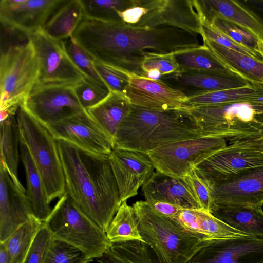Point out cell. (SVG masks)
I'll return each instance as SVG.
<instances>
[{
  "mask_svg": "<svg viewBox=\"0 0 263 263\" xmlns=\"http://www.w3.org/2000/svg\"><path fill=\"white\" fill-rule=\"evenodd\" d=\"M194 2L202 24L220 17L242 27L263 41V24L238 0H194Z\"/></svg>",
  "mask_w": 263,
  "mask_h": 263,
  "instance_id": "obj_22",
  "label": "cell"
},
{
  "mask_svg": "<svg viewBox=\"0 0 263 263\" xmlns=\"http://www.w3.org/2000/svg\"><path fill=\"white\" fill-rule=\"evenodd\" d=\"M39 73L38 60L31 41L1 54L0 110L23 104Z\"/></svg>",
  "mask_w": 263,
  "mask_h": 263,
  "instance_id": "obj_8",
  "label": "cell"
},
{
  "mask_svg": "<svg viewBox=\"0 0 263 263\" xmlns=\"http://www.w3.org/2000/svg\"><path fill=\"white\" fill-rule=\"evenodd\" d=\"M22 105L44 126L86 111L73 87L61 84H35Z\"/></svg>",
  "mask_w": 263,
  "mask_h": 263,
  "instance_id": "obj_11",
  "label": "cell"
},
{
  "mask_svg": "<svg viewBox=\"0 0 263 263\" xmlns=\"http://www.w3.org/2000/svg\"><path fill=\"white\" fill-rule=\"evenodd\" d=\"M73 88L80 104L86 110L100 103L110 92L107 87L87 78Z\"/></svg>",
  "mask_w": 263,
  "mask_h": 263,
  "instance_id": "obj_41",
  "label": "cell"
},
{
  "mask_svg": "<svg viewBox=\"0 0 263 263\" xmlns=\"http://www.w3.org/2000/svg\"><path fill=\"white\" fill-rule=\"evenodd\" d=\"M211 214L234 229L252 237L263 238L262 208L215 205Z\"/></svg>",
  "mask_w": 263,
  "mask_h": 263,
  "instance_id": "obj_28",
  "label": "cell"
},
{
  "mask_svg": "<svg viewBox=\"0 0 263 263\" xmlns=\"http://www.w3.org/2000/svg\"><path fill=\"white\" fill-rule=\"evenodd\" d=\"M175 219L185 228L212 239L251 237L202 210L184 209Z\"/></svg>",
  "mask_w": 263,
  "mask_h": 263,
  "instance_id": "obj_25",
  "label": "cell"
},
{
  "mask_svg": "<svg viewBox=\"0 0 263 263\" xmlns=\"http://www.w3.org/2000/svg\"><path fill=\"white\" fill-rule=\"evenodd\" d=\"M241 143L263 152V135H256L238 139Z\"/></svg>",
  "mask_w": 263,
  "mask_h": 263,
  "instance_id": "obj_49",
  "label": "cell"
},
{
  "mask_svg": "<svg viewBox=\"0 0 263 263\" xmlns=\"http://www.w3.org/2000/svg\"><path fill=\"white\" fill-rule=\"evenodd\" d=\"M72 36L93 60L142 77L144 52L175 53L201 46L198 34L175 27H138L85 17Z\"/></svg>",
  "mask_w": 263,
  "mask_h": 263,
  "instance_id": "obj_1",
  "label": "cell"
},
{
  "mask_svg": "<svg viewBox=\"0 0 263 263\" xmlns=\"http://www.w3.org/2000/svg\"><path fill=\"white\" fill-rule=\"evenodd\" d=\"M202 39L203 44L235 74L251 84L263 83V61Z\"/></svg>",
  "mask_w": 263,
  "mask_h": 263,
  "instance_id": "obj_27",
  "label": "cell"
},
{
  "mask_svg": "<svg viewBox=\"0 0 263 263\" xmlns=\"http://www.w3.org/2000/svg\"><path fill=\"white\" fill-rule=\"evenodd\" d=\"M133 206L142 239L158 263H190L214 240L185 228L175 219L156 213L145 201H136Z\"/></svg>",
  "mask_w": 263,
  "mask_h": 263,
  "instance_id": "obj_4",
  "label": "cell"
},
{
  "mask_svg": "<svg viewBox=\"0 0 263 263\" xmlns=\"http://www.w3.org/2000/svg\"><path fill=\"white\" fill-rule=\"evenodd\" d=\"M106 233L112 243L136 240L144 242L135 209L126 201L122 203Z\"/></svg>",
  "mask_w": 263,
  "mask_h": 263,
  "instance_id": "obj_33",
  "label": "cell"
},
{
  "mask_svg": "<svg viewBox=\"0 0 263 263\" xmlns=\"http://www.w3.org/2000/svg\"><path fill=\"white\" fill-rule=\"evenodd\" d=\"M84 17L107 22H122L118 12L136 5V0H80Z\"/></svg>",
  "mask_w": 263,
  "mask_h": 263,
  "instance_id": "obj_36",
  "label": "cell"
},
{
  "mask_svg": "<svg viewBox=\"0 0 263 263\" xmlns=\"http://www.w3.org/2000/svg\"><path fill=\"white\" fill-rule=\"evenodd\" d=\"M149 248L137 240L113 243L96 260L99 263H158Z\"/></svg>",
  "mask_w": 263,
  "mask_h": 263,
  "instance_id": "obj_32",
  "label": "cell"
},
{
  "mask_svg": "<svg viewBox=\"0 0 263 263\" xmlns=\"http://www.w3.org/2000/svg\"><path fill=\"white\" fill-rule=\"evenodd\" d=\"M174 57L180 71L192 70L235 74L204 44L196 48L175 53Z\"/></svg>",
  "mask_w": 263,
  "mask_h": 263,
  "instance_id": "obj_31",
  "label": "cell"
},
{
  "mask_svg": "<svg viewBox=\"0 0 263 263\" xmlns=\"http://www.w3.org/2000/svg\"><path fill=\"white\" fill-rule=\"evenodd\" d=\"M83 18L80 0H67L47 21L42 30L52 39L64 40L73 35Z\"/></svg>",
  "mask_w": 263,
  "mask_h": 263,
  "instance_id": "obj_30",
  "label": "cell"
},
{
  "mask_svg": "<svg viewBox=\"0 0 263 263\" xmlns=\"http://www.w3.org/2000/svg\"><path fill=\"white\" fill-rule=\"evenodd\" d=\"M16 117L20 137L41 177L48 202L66 193L64 174L57 140L21 105Z\"/></svg>",
  "mask_w": 263,
  "mask_h": 263,
  "instance_id": "obj_6",
  "label": "cell"
},
{
  "mask_svg": "<svg viewBox=\"0 0 263 263\" xmlns=\"http://www.w3.org/2000/svg\"><path fill=\"white\" fill-rule=\"evenodd\" d=\"M212 154L195 168L210 184L263 166V152L237 140Z\"/></svg>",
  "mask_w": 263,
  "mask_h": 263,
  "instance_id": "obj_12",
  "label": "cell"
},
{
  "mask_svg": "<svg viewBox=\"0 0 263 263\" xmlns=\"http://www.w3.org/2000/svg\"><path fill=\"white\" fill-rule=\"evenodd\" d=\"M108 156L123 203L137 194L139 189L154 174L155 168L145 153L114 148Z\"/></svg>",
  "mask_w": 263,
  "mask_h": 263,
  "instance_id": "obj_16",
  "label": "cell"
},
{
  "mask_svg": "<svg viewBox=\"0 0 263 263\" xmlns=\"http://www.w3.org/2000/svg\"><path fill=\"white\" fill-rule=\"evenodd\" d=\"M0 263H9L8 252L3 242H0Z\"/></svg>",
  "mask_w": 263,
  "mask_h": 263,
  "instance_id": "obj_51",
  "label": "cell"
},
{
  "mask_svg": "<svg viewBox=\"0 0 263 263\" xmlns=\"http://www.w3.org/2000/svg\"><path fill=\"white\" fill-rule=\"evenodd\" d=\"M141 16L134 26H168L200 34L202 23L194 0H137Z\"/></svg>",
  "mask_w": 263,
  "mask_h": 263,
  "instance_id": "obj_13",
  "label": "cell"
},
{
  "mask_svg": "<svg viewBox=\"0 0 263 263\" xmlns=\"http://www.w3.org/2000/svg\"><path fill=\"white\" fill-rule=\"evenodd\" d=\"M39 65L36 84H61L74 86L87 78L73 63L63 40L47 35L42 29L30 34Z\"/></svg>",
  "mask_w": 263,
  "mask_h": 263,
  "instance_id": "obj_10",
  "label": "cell"
},
{
  "mask_svg": "<svg viewBox=\"0 0 263 263\" xmlns=\"http://www.w3.org/2000/svg\"><path fill=\"white\" fill-rule=\"evenodd\" d=\"M96 70L110 91L125 96L131 74L94 60Z\"/></svg>",
  "mask_w": 263,
  "mask_h": 263,
  "instance_id": "obj_42",
  "label": "cell"
},
{
  "mask_svg": "<svg viewBox=\"0 0 263 263\" xmlns=\"http://www.w3.org/2000/svg\"><path fill=\"white\" fill-rule=\"evenodd\" d=\"M43 223L32 215L3 242L8 252L9 263H23Z\"/></svg>",
  "mask_w": 263,
  "mask_h": 263,
  "instance_id": "obj_34",
  "label": "cell"
},
{
  "mask_svg": "<svg viewBox=\"0 0 263 263\" xmlns=\"http://www.w3.org/2000/svg\"><path fill=\"white\" fill-rule=\"evenodd\" d=\"M30 41V34L8 24L1 22V54L11 48L24 46Z\"/></svg>",
  "mask_w": 263,
  "mask_h": 263,
  "instance_id": "obj_44",
  "label": "cell"
},
{
  "mask_svg": "<svg viewBox=\"0 0 263 263\" xmlns=\"http://www.w3.org/2000/svg\"><path fill=\"white\" fill-rule=\"evenodd\" d=\"M93 260L77 248L52 237L43 263H90Z\"/></svg>",
  "mask_w": 263,
  "mask_h": 263,
  "instance_id": "obj_38",
  "label": "cell"
},
{
  "mask_svg": "<svg viewBox=\"0 0 263 263\" xmlns=\"http://www.w3.org/2000/svg\"><path fill=\"white\" fill-rule=\"evenodd\" d=\"M20 159L23 165L26 179V195L32 215L44 222L50 215L52 208L48 202L43 181L33 160L20 137Z\"/></svg>",
  "mask_w": 263,
  "mask_h": 263,
  "instance_id": "obj_26",
  "label": "cell"
},
{
  "mask_svg": "<svg viewBox=\"0 0 263 263\" xmlns=\"http://www.w3.org/2000/svg\"><path fill=\"white\" fill-rule=\"evenodd\" d=\"M45 127L55 139L91 152L109 155L113 149L110 140L87 111Z\"/></svg>",
  "mask_w": 263,
  "mask_h": 263,
  "instance_id": "obj_15",
  "label": "cell"
},
{
  "mask_svg": "<svg viewBox=\"0 0 263 263\" xmlns=\"http://www.w3.org/2000/svg\"><path fill=\"white\" fill-rule=\"evenodd\" d=\"M66 193L105 232L122 204L108 155L57 140Z\"/></svg>",
  "mask_w": 263,
  "mask_h": 263,
  "instance_id": "obj_2",
  "label": "cell"
},
{
  "mask_svg": "<svg viewBox=\"0 0 263 263\" xmlns=\"http://www.w3.org/2000/svg\"><path fill=\"white\" fill-rule=\"evenodd\" d=\"M258 51L263 61V41L260 40L258 42Z\"/></svg>",
  "mask_w": 263,
  "mask_h": 263,
  "instance_id": "obj_52",
  "label": "cell"
},
{
  "mask_svg": "<svg viewBox=\"0 0 263 263\" xmlns=\"http://www.w3.org/2000/svg\"><path fill=\"white\" fill-rule=\"evenodd\" d=\"M161 80L170 87L181 91L187 97L251 85L235 74L192 70L180 71L163 76Z\"/></svg>",
  "mask_w": 263,
  "mask_h": 263,
  "instance_id": "obj_21",
  "label": "cell"
},
{
  "mask_svg": "<svg viewBox=\"0 0 263 263\" xmlns=\"http://www.w3.org/2000/svg\"><path fill=\"white\" fill-rule=\"evenodd\" d=\"M216 205L263 206V166L246 170L211 185Z\"/></svg>",
  "mask_w": 263,
  "mask_h": 263,
  "instance_id": "obj_14",
  "label": "cell"
},
{
  "mask_svg": "<svg viewBox=\"0 0 263 263\" xmlns=\"http://www.w3.org/2000/svg\"><path fill=\"white\" fill-rule=\"evenodd\" d=\"M256 97L252 85L245 87L203 93L187 97L181 108L238 102L251 104Z\"/></svg>",
  "mask_w": 263,
  "mask_h": 263,
  "instance_id": "obj_35",
  "label": "cell"
},
{
  "mask_svg": "<svg viewBox=\"0 0 263 263\" xmlns=\"http://www.w3.org/2000/svg\"><path fill=\"white\" fill-rule=\"evenodd\" d=\"M125 96L132 105L157 111L179 109L187 98L161 80H152L134 74H131Z\"/></svg>",
  "mask_w": 263,
  "mask_h": 263,
  "instance_id": "obj_18",
  "label": "cell"
},
{
  "mask_svg": "<svg viewBox=\"0 0 263 263\" xmlns=\"http://www.w3.org/2000/svg\"><path fill=\"white\" fill-rule=\"evenodd\" d=\"M238 1L263 24V0H238Z\"/></svg>",
  "mask_w": 263,
  "mask_h": 263,
  "instance_id": "obj_48",
  "label": "cell"
},
{
  "mask_svg": "<svg viewBox=\"0 0 263 263\" xmlns=\"http://www.w3.org/2000/svg\"><path fill=\"white\" fill-rule=\"evenodd\" d=\"M144 73L149 70L159 71L162 76L172 74L180 71L174 53L158 54L144 52L141 64Z\"/></svg>",
  "mask_w": 263,
  "mask_h": 263,
  "instance_id": "obj_43",
  "label": "cell"
},
{
  "mask_svg": "<svg viewBox=\"0 0 263 263\" xmlns=\"http://www.w3.org/2000/svg\"><path fill=\"white\" fill-rule=\"evenodd\" d=\"M130 108L125 96L110 91L104 100L86 111L110 140L114 148L116 134Z\"/></svg>",
  "mask_w": 263,
  "mask_h": 263,
  "instance_id": "obj_24",
  "label": "cell"
},
{
  "mask_svg": "<svg viewBox=\"0 0 263 263\" xmlns=\"http://www.w3.org/2000/svg\"><path fill=\"white\" fill-rule=\"evenodd\" d=\"M1 122V162L5 166L16 186L23 191L26 189L18 178L20 159V133L16 115H10Z\"/></svg>",
  "mask_w": 263,
  "mask_h": 263,
  "instance_id": "obj_29",
  "label": "cell"
},
{
  "mask_svg": "<svg viewBox=\"0 0 263 263\" xmlns=\"http://www.w3.org/2000/svg\"><path fill=\"white\" fill-rule=\"evenodd\" d=\"M31 215L26 192L16 186L0 162V242L5 241Z\"/></svg>",
  "mask_w": 263,
  "mask_h": 263,
  "instance_id": "obj_20",
  "label": "cell"
},
{
  "mask_svg": "<svg viewBox=\"0 0 263 263\" xmlns=\"http://www.w3.org/2000/svg\"><path fill=\"white\" fill-rule=\"evenodd\" d=\"M142 187L147 202L160 201L185 209L201 210L182 178L156 171Z\"/></svg>",
  "mask_w": 263,
  "mask_h": 263,
  "instance_id": "obj_23",
  "label": "cell"
},
{
  "mask_svg": "<svg viewBox=\"0 0 263 263\" xmlns=\"http://www.w3.org/2000/svg\"><path fill=\"white\" fill-rule=\"evenodd\" d=\"M63 41L68 55L86 77L107 87L96 70L94 60L78 44L73 36Z\"/></svg>",
  "mask_w": 263,
  "mask_h": 263,
  "instance_id": "obj_39",
  "label": "cell"
},
{
  "mask_svg": "<svg viewBox=\"0 0 263 263\" xmlns=\"http://www.w3.org/2000/svg\"><path fill=\"white\" fill-rule=\"evenodd\" d=\"M147 203L156 213L172 219H175L184 209L176 205L163 201H154Z\"/></svg>",
  "mask_w": 263,
  "mask_h": 263,
  "instance_id": "obj_47",
  "label": "cell"
},
{
  "mask_svg": "<svg viewBox=\"0 0 263 263\" xmlns=\"http://www.w3.org/2000/svg\"><path fill=\"white\" fill-rule=\"evenodd\" d=\"M201 137L194 119L183 108L157 111L131 105L116 134L114 148L146 154L172 143Z\"/></svg>",
  "mask_w": 263,
  "mask_h": 263,
  "instance_id": "obj_3",
  "label": "cell"
},
{
  "mask_svg": "<svg viewBox=\"0 0 263 263\" xmlns=\"http://www.w3.org/2000/svg\"><path fill=\"white\" fill-rule=\"evenodd\" d=\"M67 0H1L0 22L30 34L43 29Z\"/></svg>",
  "mask_w": 263,
  "mask_h": 263,
  "instance_id": "obj_19",
  "label": "cell"
},
{
  "mask_svg": "<svg viewBox=\"0 0 263 263\" xmlns=\"http://www.w3.org/2000/svg\"><path fill=\"white\" fill-rule=\"evenodd\" d=\"M194 119L202 137L222 138L232 141L260 135L259 113L246 102L221 104L183 108Z\"/></svg>",
  "mask_w": 263,
  "mask_h": 263,
  "instance_id": "obj_7",
  "label": "cell"
},
{
  "mask_svg": "<svg viewBox=\"0 0 263 263\" xmlns=\"http://www.w3.org/2000/svg\"><path fill=\"white\" fill-rule=\"evenodd\" d=\"M51 238L50 233L43 223L23 263H43Z\"/></svg>",
  "mask_w": 263,
  "mask_h": 263,
  "instance_id": "obj_45",
  "label": "cell"
},
{
  "mask_svg": "<svg viewBox=\"0 0 263 263\" xmlns=\"http://www.w3.org/2000/svg\"><path fill=\"white\" fill-rule=\"evenodd\" d=\"M190 263H263V238L214 239L200 249Z\"/></svg>",
  "mask_w": 263,
  "mask_h": 263,
  "instance_id": "obj_17",
  "label": "cell"
},
{
  "mask_svg": "<svg viewBox=\"0 0 263 263\" xmlns=\"http://www.w3.org/2000/svg\"><path fill=\"white\" fill-rule=\"evenodd\" d=\"M43 223L52 237L77 248L90 258L101 256L112 245L106 233L66 193Z\"/></svg>",
  "mask_w": 263,
  "mask_h": 263,
  "instance_id": "obj_5",
  "label": "cell"
},
{
  "mask_svg": "<svg viewBox=\"0 0 263 263\" xmlns=\"http://www.w3.org/2000/svg\"><path fill=\"white\" fill-rule=\"evenodd\" d=\"M162 77L159 71L155 69L149 70L144 73V77L152 80H161Z\"/></svg>",
  "mask_w": 263,
  "mask_h": 263,
  "instance_id": "obj_50",
  "label": "cell"
},
{
  "mask_svg": "<svg viewBox=\"0 0 263 263\" xmlns=\"http://www.w3.org/2000/svg\"><path fill=\"white\" fill-rule=\"evenodd\" d=\"M182 179L199 204L201 209L211 214L215 206L213 200L210 185L196 169H191Z\"/></svg>",
  "mask_w": 263,
  "mask_h": 263,
  "instance_id": "obj_40",
  "label": "cell"
},
{
  "mask_svg": "<svg viewBox=\"0 0 263 263\" xmlns=\"http://www.w3.org/2000/svg\"><path fill=\"white\" fill-rule=\"evenodd\" d=\"M214 30L227 36L237 44L260 55L259 40L242 27L220 17H215L209 23H203Z\"/></svg>",
  "mask_w": 263,
  "mask_h": 263,
  "instance_id": "obj_37",
  "label": "cell"
},
{
  "mask_svg": "<svg viewBox=\"0 0 263 263\" xmlns=\"http://www.w3.org/2000/svg\"><path fill=\"white\" fill-rule=\"evenodd\" d=\"M227 145L223 138L201 137L172 143L146 154L156 171L182 178L191 169Z\"/></svg>",
  "mask_w": 263,
  "mask_h": 263,
  "instance_id": "obj_9",
  "label": "cell"
},
{
  "mask_svg": "<svg viewBox=\"0 0 263 263\" xmlns=\"http://www.w3.org/2000/svg\"><path fill=\"white\" fill-rule=\"evenodd\" d=\"M200 35L224 47L231 49L262 60L261 55L237 44L227 36L214 30L208 25L202 24Z\"/></svg>",
  "mask_w": 263,
  "mask_h": 263,
  "instance_id": "obj_46",
  "label": "cell"
}]
</instances>
